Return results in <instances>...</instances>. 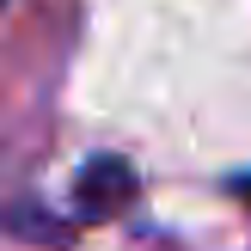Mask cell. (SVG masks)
<instances>
[{
	"mask_svg": "<svg viewBox=\"0 0 251 251\" xmlns=\"http://www.w3.org/2000/svg\"><path fill=\"white\" fill-rule=\"evenodd\" d=\"M74 190H80V215L98 221V215H110V208L135 190V172L123 166V159H92V166L80 172V184H74Z\"/></svg>",
	"mask_w": 251,
	"mask_h": 251,
	"instance_id": "obj_1",
	"label": "cell"
}]
</instances>
